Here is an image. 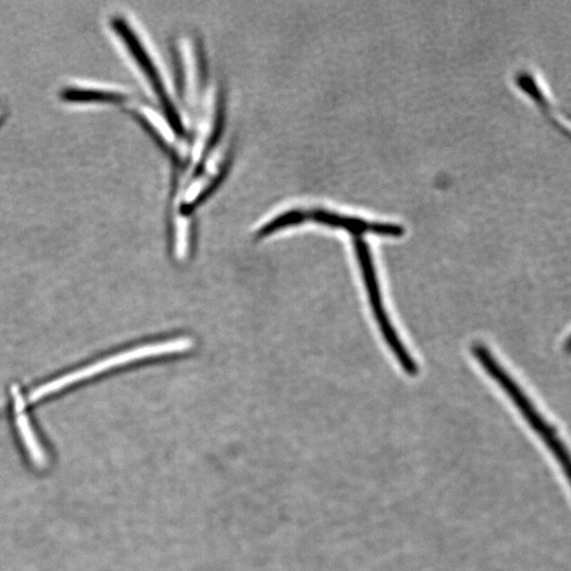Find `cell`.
<instances>
[{
	"instance_id": "2",
	"label": "cell",
	"mask_w": 571,
	"mask_h": 571,
	"mask_svg": "<svg viewBox=\"0 0 571 571\" xmlns=\"http://www.w3.org/2000/svg\"><path fill=\"white\" fill-rule=\"evenodd\" d=\"M305 224H316L343 230L354 237H363L368 233L389 237H400L404 234V228L396 224L375 223V221H368L325 208L299 207L291 208L272 217L257 231V236L267 237L282 230Z\"/></svg>"
},
{
	"instance_id": "3",
	"label": "cell",
	"mask_w": 571,
	"mask_h": 571,
	"mask_svg": "<svg viewBox=\"0 0 571 571\" xmlns=\"http://www.w3.org/2000/svg\"><path fill=\"white\" fill-rule=\"evenodd\" d=\"M112 27L116 30L122 42H124L128 52L133 55V58L139 69L142 71L144 78L149 82L154 95L159 104L158 112L161 114L165 122L171 128L175 137L179 140L188 137V127L186 121L183 119L174 97L164 80L162 73L152 58L149 51L146 50L143 42L139 39L136 31L130 24L120 16L114 17L112 20Z\"/></svg>"
},
{
	"instance_id": "4",
	"label": "cell",
	"mask_w": 571,
	"mask_h": 571,
	"mask_svg": "<svg viewBox=\"0 0 571 571\" xmlns=\"http://www.w3.org/2000/svg\"><path fill=\"white\" fill-rule=\"evenodd\" d=\"M353 241L357 260L359 262L366 291L368 293V298H370L374 316L380 327L381 334L386 343H388L404 372L409 376L414 377L418 374V366L408 352V349L405 348L404 344L401 342L398 334L396 333V329L391 323L388 313H386V310L384 309L371 249L368 247L362 236H355Z\"/></svg>"
},
{
	"instance_id": "1",
	"label": "cell",
	"mask_w": 571,
	"mask_h": 571,
	"mask_svg": "<svg viewBox=\"0 0 571 571\" xmlns=\"http://www.w3.org/2000/svg\"><path fill=\"white\" fill-rule=\"evenodd\" d=\"M473 356L481 363L487 374L494 379L515 404L529 427L536 433L556 462L559 472L564 475L566 483L569 482L570 454L565 441L556 427L552 426L543 415L534 407L517 382L505 371V368L490 353L483 344H474Z\"/></svg>"
},
{
	"instance_id": "5",
	"label": "cell",
	"mask_w": 571,
	"mask_h": 571,
	"mask_svg": "<svg viewBox=\"0 0 571 571\" xmlns=\"http://www.w3.org/2000/svg\"><path fill=\"white\" fill-rule=\"evenodd\" d=\"M517 84L534 102H536L544 110L548 117L552 118V110L549 101L543 94V91L537 84L536 80H534V78L529 75V73H519L517 76Z\"/></svg>"
}]
</instances>
